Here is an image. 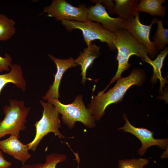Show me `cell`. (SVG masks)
Segmentation results:
<instances>
[{
  "mask_svg": "<svg viewBox=\"0 0 168 168\" xmlns=\"http://www.w3.org/2000/svg\"><path fill=\"white\" fill-rule=\"evenodd\" d=\"M146 78V75L143 69H134L128 76L118 79L115 85L107 92H99L96 96L92 94L91 102L87 108L96 120L100 121L109 105L120 103L130 87L133 85L141 86Z\"/></svg>",
  "mask_w": 168,
  "mask_h": 168,
  "instance_id": "6da1fadb",
  "label": "cell"
},
{
  "mask_svg": "<svg viewBox=\"0 0 168 168\" xmlns=\"http://www.w3.org/2000/svg\"><path fill=\"white\" fill-rule=\"evenodd\" d=\"M115 33L114 43L118 50L116 58L118 61V69L109 84L103 91L104 92L111 84L120 78L123 72L130 67L131 64L128 63V61L131 56L135 55L143 62L149 57L146 48L139 44L127 30L122 29Z\"/></svg>",
  "mask_w": 168,
  "mask_h": 168,
  "instance_id": "7a4b0ae2",
  "label": "cell"
},
{
  "mask_svg": "<svg viewBox=\"0 0 168 168\" xmlns=\"http://www.w3.org/2000/svg\"><path fill=\"white\" fill-rule=\"evenodd\" d=\"M47 100L52 104L62 115L63 122L70 129L74 128L77 122H81L89 128L96 126V120L85 106L81 95L77 96L74 101L68 104L62 103L58 99L49 98Z\"/></svg>",
  "mask_w": 168,
  "mask_h": 168,
  "instance_id": "3957f363",
  "label": "cell"
},
{
  "mask_svg": "<svg viewBox=\"0 0 168 168\" xmlns=\"http://www.w3.org/2000/svg\"><path fill=\"white\" fill-rule=\"evenodd\" d=\"M9 103L3 108L5 117L0 120V139L8 134L15 135L19 138L20 132L26 128L27 118L31 109L25 106L23 100L10 99Z\"/></svg>",
  "mask_w": 168,
  "mask_h": 168,
  "instance_id": "277c9868",
  "label": "cell"
},
{
  "mask_svg": "<svg viewBox=\"0 0 168 168\" xmlns=\"http://www.w3.org/2000/svg\"><path fill=\"white\" fill-rule=\"evenodd\" d=\"M40 102L43 109L42 117L34 124L36 130L35 137L27 144L29 150L33 152L36 150L41 141L49 133H53L61 139L66 138L59 130L62 127L60 114L55 107L48 102L40 100Z\"/></svg>",
  "mask_w": 168,
  "mask_h": 168,
  "instance_id": "5b68a950",
  "label": "cell"
},
{
  "mask_svg": "<svg viewBox=\"0 0 168 168\" xmlns=\"http://www.w3.org/2000/svg\"><path fill=\"white\" fill-rule=\"evenodd\" d=\"M61 22L68 31L74 29L81 30L87 46L92 43V41L98 40L101 42L106 43L111 50L115 51L116 49L114 43L115 33L107 30L99 23L87 21L79 22L63 20Z\"/></svg>",
  "mask_w": 168,
  "mask_h": 168,
  "instance_id": "8992f818",
  "label": "cell"
},
{
  "mask_svg": "<svg viewBox=\"0 0 168 168\" xmlns=\"http://www.w3.org/2000/svg\"><path fill=\"white\" fill-rule=\"evenodd\" d=\"M43 9L39 15L47 13L46 16L54 17L58 21L84 22L87 21L88 8L84 4L75 7L65 0H53Z\"/></svg>",
  "mask_w": 168,
  "mask_h": 168,
  "instance_id": "52a82bcc",
  "label": "cell"
},
{
  "mask_svg": "<svg viewBox=\"0 0 168 168\" xmlns=\"http://www.w3.org/2000/svg\"><path fill=\"white\" fill-rule=\"evenodd\" d=\"M139 12L134 17L129 21L124 22V29L127 30L136 41L144 45L147 49L150 58L153 59L157 55L158 51L150 39V35L152 26L156 23V18H153L149 25H145L140 21Z\"/></svg>",
  "mask_w": 168,
  "mask_h": 168,
  "instance_id": "ba28073f",
  "label": "cell"
},
{
  "mask_svg": "<svg viewBox=\"0 0 168 168\" xmlns=\"http://www.w3.org/2000/svg\"><path fill=\"white\" fill-rule=\"evenodd\" d=\"M123 117L125 121V124L117 130L130 133L140 141L142 146L137 151L138 154L140 155H144L148 148L152 146H158L162 149H165L168 147V138H155L153 136V131H151L145 128L134 126L130 123L125 114H123Z\"/></svg>",
  "mask_w": 168,
  "mask_h": 168,
  "instance_id": "9c48e42d",
  "label": "cell"
},
{
  "mask_svg": "<svg viewBox=\"0 0 168 168\" xmlns=\"http://www.w3.org/2000/svg\"><path fill=\"white\" fill-rule=\"evenodd\" d=\"M91 1L95 4L88 8L87 21L100 23L107 30L115 33L124 29V21L121 18L111 17L101 3L97 0Z\"/></svg>",
  "mask_w": 168,
  "mask_h": 168,
  "instance_id": "30bf717a",
  "label": "cell"
},
{
  "mask_svg": "<svg viewBox=\"0 0 168 168\" xmlns=\"http://www.w3.org/2000/svg\"><path fill=\"white\" fill-rule=\"evenodd\" d=\"M49 57L54 62L57 67V72L54 75V80L45 95L42 97L44 100L49 98L58 99L60 97L59 89L60 84L63 74L69 68L77 65L75 59L72 57L68 59L57 58L51 54H48Z\"/></svg>",
  "mask_w": 168,
  "mask_h": 168,
  "instance_id": "8fae6325",
  "label": "cell"
},
{
  "mask_svg": "<svg viewBox=\"0 0 168 168\" xmlns=\"http://www.w3.org/2000/svg\"><path fill=\"white\" fill-rule=\"evenodd\" d=\"M0 150L20 161L22 165L32 156L29 152L28 144L23 143L15 135H11L8 138L0 140Z\"/></svg>",
  "mask_w": 168,
  "mask_h": 168,
  "instance_id": "7c38bea8",
  "label": "cell"
},
{
  "mask_svg": "<svg viewBox=\"0 0 168 168\" xmlns=\"http://www.w3.org/2000/svg\"><path fill=\"white\" fill-rule=\"evenodd\" d=\"M100 46L91 43L87 48H84L83 52H80L78 57L75 59L76 64L81 66V75L82 76L81 83L84 85L87 80H93L86 77V72L95 59L100 56Z\"/></svg>",
  "mask_w": 168,
  "mask_h": 168,
  "instance_id": "4fadbf2b",
  "label": "cell"
},
{
  "mask_svg": "<svg viewBox=\"0 0 168 168\" xmlns=\"http://www.w3.org/2000/svg\"><path fill=\"white\" fill-rule=\"evenodd\" d=\"M12 83L18 89L24 92L26 90V83L23 76L21 66L19 64H12L10 72L0 74V95L3 88L7 84Z\"/></svg>",
  "mask_w": 168,
  "mask_h": 168,
  "instance_id": "5bb4252c",
  "label": "cell"
},
{
  "mask_svg": "<svg viewBox=\"0 0 168 168\" xmlns=\"http://www.w3.org/2000/svg\"><path fill=\"white\" fill-rule=\"evenodd\" d=\"M168 54V47H166L163 50L160 52V54L157 55L154 60H152L148 57L144 61L149 63L153 67V74L151 79V82L152 84H155L158 79L160 80V86L159 91L161 94L163 92L162 88L164 87L165 84L168 83V80L166 78L162 77L161 72L164 60Z\"/></svg>",
  "mask_w": 168,
  "mask_h": 168,
  "instance_id": "9a60e30c",
  "label": "cell"
},
{
  "mask_svg": "<svg viewBox=\"0 0 168 168\" xmlns=\"http://www.w3.org/2000/svg\"><path fill=\"white\" fill-rule=\"evenodd\" d=\"M114 12L124 22L133 18L138 12L137 0H114Z\"/></svg>",
  "mask_w": 168,
  "mask_h": 168,
  "instance_id": "2e32d148",
  "label": "cell"
},
{
  "mask_svg": "<svg viewBox=\"0 0 168 168\" xmlns=\"http://www.w3.org/2000/svg\"><path fill=\"white\" fill-rule=\"evenodd\" d=\"M166 2L165 0H141L137 5L138 12L163 17L165 15L167 8L162 4Z\"/></svg>",
  "mask_w": 168,
  "mask_h": 168,
  "instance_id": "e0dca14e",
  "label": "cell"
},
{
  "mask_svg": "<svg viewBox=\"0 0 168 168\" xmlns=\"http://www.w3.org/2000/svg\"><path fill=\"white\" fill-rule=\"evenodd\" d=\"M66 157L63 154L52 153L47 155L45 162L43 163H38L31 165H24L21 168H56L57 165L64 161ZM77 168H79L80 162H77Z\"/></svg>",
  "mask_w": 168,
  "mask_h": 168,
  "instance_id": "ac0fdd59",
  "label": "cell"
},
{
  "mask_svg": "<svg viewBox=\"0 0 168 168\" xmlns=\"http://www.w3.org/2000/svg\"><path fill=\"white\" fill-rule=\"evenodd\" d=\"M16 23L3 14H0V42L10 39L15 34Z\"/></svg>",
  "mask_w": 168,
  "mask_h": 168,
  "instance_id": "d6986e66",
  "label": "cell"
},
{
  "mask_svg": "<svg viewBox=\"0 0 168 168\" xmlns=\"http://www.w3.org/2000/svg\"><path fill=\"white\" fill-rule=\"evenodd\" d=\"M157 27L154 34L152 42L157 51L163 50L168 44V29L164 28L162 23V19L159 20L156 18Z\"/></svg>",
  "mask_w": 168,
  "mask_h": 168,
  "instance_id": "ffe728a7",
  "label": "cell"
},
{
  "mask_svg": "<svg viewBox=\"0 0 168 168\" xmlns=\"http://www.w3.org/2000/svg\"><path fill=\"white\" fill-rule=\"evenodd\" d=\"M150 162L147 158H139L120 160L118 162L119 168H143Z\"/></svg>",
  "mask_w": 168,
  "mask_h": 168,
  "instance_id": "44dd1931",
  "label": "cell"
},
{
  "mask_svg": "<svg viewBox=\"0 0 168 168\" xmlns=\"http://www.w3.org/2000/svg\"><path fill=\"white\" fill-rule=\"evenodd\" d=\"M12 65V59L10 55L6 53L4 57L0 55V73L4 71H10Z\"/></svg>",
  "mask_w": 168,
  "mask_h": 168,
  "instance_id": "7402d4cb",
  "label": "cell"
},
{
  "mask_svg": "<svg viewBox=\"0 0 168 168\" xmlns=\"http://www.w3.org/2000/svg\"><path fill=\"white\" fill-rule=\"evenodd\" d=\"M97 1L100 3H102V5L110 14H114L115 13L114 12L115 3H114L113 0H101Z\"/></svg>",
  "mask_w": 168,
  "mask_h": 168,
  "instance_id": "603a6c76",
  "label": "cell"
},
{
  "mask_svg": "<svg viewBox=\"0 0 168 168\" xmlns=\"http://www.w3.org/2000/svg\"><path fill=\"white\" fill-rule=\"evenodd\" d=\"M12 165V163L5 159L2 152L0 150V168H10Z\"/></svg>",
  "mask_w": 168,
  "mask_h": 168,
  "instance_id": "cb8c5ba5",
  "label": "cell"
},
{
  "mask_svg": "<svg viewBox=\"0 0 168 168\" xmlns=\"http://www.w3.org/2000/svg\"><path fill=\"white\" fill-rule=\"evenodd\" d=\"M168 147H167L165 149V150L164 152L161 154L160 156V157L161 158L164 159L166 158V159L168 157Z\"/></svg>",
  "mask_w": 168,
  "mask_h": 168,
  "instance_id": "d4e9b609",
  "label": "cell"
},
{
  "mask_svg": "<svg viewBox=\"0 0 168 168\" xmlns=\"http://www.w3.org/2000/svg\"><path fill=\"white\" fill-rule=\"evenodd\" d=\"M143 168H146V167H144Z\"/></svg>",
  "mask_w": 168,
  "mask_h": 168,
  "instance_id": "484cf974",
  "label": "cell"
}]
</instances>
